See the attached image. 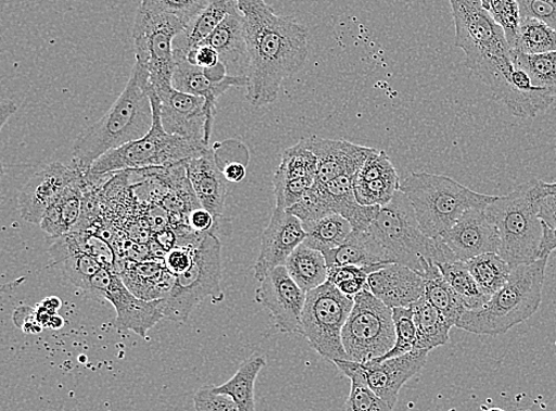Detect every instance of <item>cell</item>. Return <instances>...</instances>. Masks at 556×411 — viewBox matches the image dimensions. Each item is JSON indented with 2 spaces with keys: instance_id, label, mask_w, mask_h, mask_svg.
I'll use <instances>...</instances> for the list:
<instances>
[{
  "instance_id": "1",
  "label": "cell",
  "mask_w": 556,
  "mask_h": 411,
  "mask_svg": "<svg viewBox=\"0 0 556 411\" xmlns=\"http://www.w3.org/2000/svg\"><path fill=\"white\" fill-rule=\"evenodd\" d=\"M249 50L248 95L254 108L277 101L280 87L301 72L308 58V30L292 16H280L265 0H237Z\"/></svg>"
},
{
  "instance_id": "2",
  "label": "cell",
  "mask_w": 556,
  "mask_h": 411,
  "mask_svg": "<svg viewBox=\"0 0 556 411\" xmlns=\"http://www.w3.org/2000/svg\"><path fill=\"white\" fill-rule=\"evenodd\" d=\"M450 4L456 27V46L464 51L465 66L510 112L515 102V66L506 35L481 0H450Z\"/></svg>"
},
{
  "instance_id": "3",
  "label": "cell",
  "mask_w": 556,
  "mask_h": 411,
  "mask_svg": "<svg viewBox=\"0 0 556 411\" xmlns=\"http://www.w3.org/2000/svg\"><path fill=\"white\" fill-rule=\"evenodd\" d=\"M149 87V72L136 62L119 98L76 139L73 148L75 170L86 174L105 153L149 134L153 124Z\"/></svg>"
},
{
  "instance_id": "4",
  "label": "cell",
  "mask_w": 556,
  "mask_h": 411,
  "mask_svg": "<svg viewBox=\"0 0 556 411\" xmlns=\"http://www.w3.org/2000/svg\"><path fill=\"white\" fill-rule=\"evenodd\" d=\"M548 257L513 267L502 289L477 311L463 314L456 327L478 336L496 337L525 323L539 310L545 285Z\"/></svg>"
},
{
  "instance_id": "5",
  "label": "cell",
  "mask_w": 556,
  "mask_h": 411,
  "mask_svg": "<svg viewBox=\"0 0 556 411\" xmlns=\"http://www.w3.org/2000/svg\"><path fill=\"white\" fill-rule=\"evenodd\" d=\"M369 231L388 262L408 266L419 275L431 262L439 265L457 261L441 238L422 233L410 201L401 190L380 209Z\"/></svg>"
},
{
  "instance_id": "6",
  "label": "cell",
  "mask_w": 556,
  "mask_h": 411,
  "mask_svg": "<svg viewBox=\"0 0 556 411\" xmlns=\"http://www.w3.org/2000/svg\"><path fill=\"white\" fill-rule=\"evenodd\" d=\"M546 195V183L532 178L486 208L498 229V254L513 267L540 260L543 225L539 212Z\"/></svg>"
},
{
  "instance_id": "7",
  "label": "cell",
  "mask_w": 556,
  "mask_h": 411,
  "mask_svg": "<svg viewBox=\"0 0 556 411\" xmlns=\"http://www.w3.org/2000/svg\"><path fill=\"white\" fill-rule=\"evenodd\" d=\"M400 190L408 198L422 233L442 237L471 209H486L497 197L481 195L444 175L410 173Z\"/></svg>"
},
{
  "instance_id": "8",
  "label": "cell",
  "mask_w": 556,
  "mask_h": 411,
  "mask_svg": "<svg viewBox=\"0 0 556 411\" xmlns=\"http://www.w3.org/2000/svg\"><path fill=\"white\" fill-rule=\"evenodd\" d=\"M153 111L151 130L143 138L101 157L87 173L103 175L127 170L162 169L200 155L210 146L167 133L161 120V100L149 87Z\"/></svg>"
},
{
  "instance_id": "9",
  "label": "cell",
  "mask_w": 556,
  "mask_h": 411,
  "mask_svg": "<svg viewBox=\"0 0 556 411\" xmlns=\"http://www.w3.org/2000/svg\"><path fill=\"white\" fill-rule=\"evenodd\" d=\"M222 281V242L215 234L201 235L193 246L191 266L175 276L170 290L161 299L164 317L184 324L204 300L223 302Z\"/></svg>"
},
{
  "instance_id": "10",
  "label": "cell",
  "mask_w": 556,
  "mask_h": 411,
  "mask_svg": "<svg viewBox=\"0 0 556 411\" xmlns=\"http://www.w3.org/2000/svg\"><path fill=\"white\" fill-rule=\"evenodd\" d=\"M187 24L175 16L159 14L139 7L134 22L132 38L136 62L149 72L154 92L173 87L176 67L174 45Z\"/></svg>"
},
{
  "instance_id": "11",
  "label": "cell",
  "mask_w": 556,
  "mask_h": 411,
  "mask_svg": "<svg viewBox=\"0 0 556 411\" xmlns=\"http://www.w3.org/2000/svg\"><path fill=\"white\" fill-rule=\"evenodd\" d=\"M354 307L330 282L306 292L301 334L323 358L334 363L349 361L342 342V331Z\"/></svg>"
},
{
  "instance_id": "12",
  "label": "cell",
  "mask_w": 556,
  "mask_h": 411,
  "mask_svg": "<svg viewBox=\"0 0 556 411\" xmlns=\"http://www.w3.org/2000/svg\"><path fill=\"white\" fill-rule=\"evenodd\" d=\"M396 333L392 308L365 289L354 298V307L342 331L349 361L368 363L390 352Z\"/></svg>"
},
{
  "instance_id": "13",
  "label": "cell",
  "mask_w": 556,
  "mask_h": 411,
  "mask_svg": "<svg viewBox=\"0 0 556 411\" xmlns=\"http://www.w3.org/2000/svg\"><path fill=\"white\" fill-rule=\"evenodd\" d=\"M429 353L430 351L413 349L404 356L383 359V361L379 359H372L368 363L336 361L333 364L346 377L351 375L359 377L381 400L394 408L401 388L421 371L428 362Z\"/></svg>"
},
{
  "instance_id": "14",
  "label": "cell",
  "mask_w": 556,
  "mask_h": 411,
  "mask_svg": "<svg viewBox=\"0 0 556 411\" xmlns=\"http://www.w3.org/2000/svg\"><path fill=\"white\" fill-rule=\"evenodd\" d=\"M255 301L274 317L283 333H301L306 292L296 285L286 265L277 266L261 281Z\"/></svg>"
},
{
  "instance_id": "15",
  "label": "cell",
  "mask_w": 556,
  "mask_h": 411,
  "mask_svg": "<svg viewBox=\"0 0 556 411\" xmlns=\"http://www.w3.org/2000/svg\"><path fill=\"white\" fill-rule=\"evenodd\" d=\"M154 94L161 100V120L167 133L210 146L214 117L203 98L177 91L174 86Z\"/></svg>"
},
{
  "instance_id": "16",
  "label": "cell",
  "mask_w": 556,
  "mask_h": 411,
  "mask_svg": "<svg viewBox=\"0 0 556 411\" xmlns=\"http://www.w3.org/2000/svg\"><path fill=\"white\" fill-rule=\"evenodd\" d=\"M81 175L74 166L60 162L50 163L33 175L18 195V210L23 220L40 225L50 205Z\"/></svg>"
},
{
  "instance_id": "17",
  "label": "cell",
  "mask_w": 556,
  "mask_h": 411,
  "mask_svg": "<svg viewBox=\"0 0 556 411\" xmlns=\"http://www.w3.org/2000/svg\"><path fill=\"white\" fill-rule=\"evenodd\" d=\"M305 238L302 221L287 210L275 208L262 236L261 251L254 264V277L261 282L270 270L286 265L289 257Z\"/></svg>"
},
{
  "instance_id": "18",
  "label": "cell",
  "mask_w": 556,
  "mask_h": 411,
  "mask_svg": "<svg viewBox=\"0 0 556 411\" xmlns=\"http://www.w3.org/2000/svg\"><path fill=\"white\" fill-rule=\"evenodd\" d=\"M457 261L468 262L484 253H498V229L486 209H471L442 237Z\"/></svg>"
},
{
  "instance_id": "19",
  "label": "cell",
  "mask_w": 556,
  "mask_h": 411,
  "mask_svg": "<svg viewBox=\"0 0 556 411\" xmlns=\"http://www.w3.org/2000/svg\"><path fill=\"white\" fill-rule=\"evenodd\" d=\"M306 142L317 158L316 183L328 184L341 175L356 176L362 165L375 151L343 139H328L319 136L306 137Z\"/></svg>"
},
{
  "instance_id": "20",
  "label": "cell",
  "mask_w": 556,
  "mask_h": 411,
  "mask_svg": "<svg viewBox=\"0 0 556 411\" xmlns=\"http://www.w3.org/2000/svg\"><path fill=\"white\" fill-rule=\"evenodd\" d=\"M116 312L115 328L132 331L140 338L147 339L148 332L164 317L161 299L148 301L140 299L127 288L119 274H114L112 284L105 295Z\"/></svg>"
},
{
  "instance_id": "21",
  "label": "cell",
  "mask_w": 556,
  "mask_h": 411,
  "mask_svg": "<svg viewBox=\"0 0 556 411\" xmlns=\"http://www.w3.org/2000/svg\"><path fill=\"white\" fill-rule=\"evenodd\" d=\"M186 170L192 191L201 208L224 221L228 182L224 175L214 148L186 161Z\"/></svg>"
},
{
  "instance_id": "22",
  "label": "cell",
  "mask_w": 556,
  "mask_h": 411,
  "mask_svg": "<svg viewBox=\"0 0 556 411\" xmlns=\"http://www.w3.org/2000/svg\"><path fill=\"white\" fill-rule=\"evenodd\" d=\"M386 306L409 308L425 295V281L408 266L387 264L369 275L367 288Z\"/></svg>"
},
{
  "instance_id": "23",
  "label": "cell",
  "mask_w": 556,
  "mask_h": 411,
  "mask_svg": "<svg viewBox=\"0 0 556 411\" xmlns=\"http://www.w3.org/2000/svg\"><path fill=\"white\" fill-rule=\"evenodd\" d=\"M49 254L70 284L88 294L94 277L103 266L77 246L73 234L48 238Z\"/></svg>"
},
{
  "instance_id": "24",
  "label": "cell",
  "mask_w": 556,
  "mask_h": 411,
  "mask_svg": "<svg viewBox=\"0 0 556 411\" xmlns=\"http://www.w3.org/2000/svg\"><path fill=\"white\" fill-rule=\"evenodd\" d=\"M202 43L210 45L217 51L219 60L232 76L248 75L250 59L240 10L228 15Z\"/></svg>"
},
{
  "instance_id": "25",
  "label": "cell",
  "mask_w": 556,
  "mask_h": 411,
  "mask_svg": "<svg viewBox=\"0 0 556 411\" xmlns=\"http://www.w3.org/2000/svg\"><path fill=\"white\" fill-rule=\"evenodd\" d=\"M176 67L173 85L177 91L201 97L205 100L206 110L215 119L216 104L219 97L224 96L231 87L248 86L245 76L229 75L222 83H213L204 75L202 68L192 66L182 55H175Z\"/></svg>"
},
{
  "instance_id": "26",
  "label": "cell",
  "mask_w": 556,
  "mask_h": 411,
  "mask_svg": "<svg viewBox=\"0 0 556 411\" xmlns=\"http://www.w3.org/2000/svg\"><path fill=\"white\" fill-rule=\"evenodd\" d=\"M84 187L83 174L50 205L40 224L48 238L66 236L76 231L83 216Z\"/></svg>"
},
{
  "instance_id": "27",
  "label": "cell",
  "mask_w": 556,
  "mask_h": 411,
  "mask_svg": "<svg viewBox=\"0 0 556 411\" xmlns=\"http://www.w3.org/2000/svg\"><path fill=\"white\" fill-rule=\"evenodd\" d=\"M237 11V0H211L176 38L175 54L186 55L190 49L205 41L228 15Z\"/></svg>"
},
{
  "instance_id": "28",
  "label": "cell",
  "mask_w": 556,
  "mask_h": 411,
  "mask_svg": "<svg viewBox=\"0 0 556 411\" xmlns=\"http://www.w3.org/2000/svg\"><path fill=\"white\" fill-rule=\"evenodd\" d=\"M325 257L329 269L344 265L375 266L391 264L369 229H353L351 236L345 239L341 247L326 252Z\"/></svg>"
},
{
  "instance_id": "29",
  "label": "cell",
  "mask_w": 556,
  "mask_h": 411,
  "mask_svg": "<svg viewBox=\"0 0 556 411\" xmlns=\"http://www.w3.org/2000/svg\"><path fill=\"white\" fill-rule=\"evenodd\" d=\"M425 281V298L441 313L447 323L454 327L467 308H465L458 294L448 285L441 269L431 262L420 275Z\"/></svg>"
},
{
  "instance_id": "30",
  "label": "cell",
  "mask_w": 556,
  "mask_h": 411,
  "mask_svg": "<svg viewBox=\"0 0 556 411\" xmlns=\"http://www.w3.org/2000/svg\"><path fill=\"white\" fill-rule=\"evenodd\" d=\"M122 278L138 298L152 301L165 297L174 284L175 276L167 272L165 264L143 263L126 270Z\"/></svg>"
},
{
  "instance_id": "31",
  "label": "cell",
  "mask_w": 556,
  "mask_h": 411,
  "mask_svg": "<svg viewBox=\"0 0 556 411\" xmlns=\"http://www.w3.org/2000/svg\"><path fill=\"white\" fill-rule=\"evenodd\" d=\"M414 321L418 331V337L414 349L432 351L439 346L450 342V329L452 326L445 317L424 297L410 307Z\"/></svg>"
},
{
  "instance_id": "32",
  "label": "cell",
  "mask_w": 556,
  "mask_h": 411,
  "mask_svg": "<svg viewBox=\"0 0 556 411\" xmlns=\"http://www.w3.org/2000/svg\"><path fill=\"white\" fill-rule=\"evenodd\" d=\"M286 267L305 292L328 282L329 266L325 253L306 247L304 242L289 257Z\"/></svg>"
},
{
  "instance_id": "33",
  "label": "cell",
  "mask_w": 556,
  "mask_h": 411,
  "mask_svg": "<svg viewBox=\"0 0 556 411\" xmlns=\"http://www.w3.org/2000/svg\"><path fill=\"white\" fill-rule=\"evenodd\" d=\"M265 366V357L249 358L235 376L219 387H214L213 390L215 394L230 397L240 411H255L254 385Z\"/></svg>"
},
{
  "instance_id": "34",
  "label": "cell",
  "mask_w": 556,
  "mask_h": 411,
  "mask_svg": "<svg viewBox=\"0 0 556 411\" xmlns=\"http://www.w3.org/2000/svg\"><path fill=\"white\" fill-rule=\"evenodd\" d=\"M306 247L326 253L342 246L353 233V226L340 214H330L303 224Z\"/></svg>"
},
{
  "instance_id": "35",
  "label": "cell",
  "mask_w": 556,
  "mask_h": 411,
  "mask_svg": "<svg viewBox=\"0 0 556 411\" xmlns=\"http://www.w3.org/2000/svg\"><path fill=\"white\" fill-rule=\"evenodd\" d=\"M465 263L477 285L489 298L506 286L513 272V266L498 253L493 252L475 257Z\"/></svg>"
},
{
  "instance_id": "36",
  "label": "cell",
  "mask_w": 556,
  "mask_h": 411,
  "mask_svg": "<svg viewBox=\"0 0 556 411\" xmlns=\"http://www.w3.org/2000/svg\"><path fill=\"white\" fill-rule=\"evenodd\" d=\"M448 285L454 288L468 311L481 310L491 298L485 295L470 273L467 263L455 261L439 264Z\"/></svg>"
},
{
  "instance_id": "37",
  "label": "cell",
  "mask_w": 556,
  "mask_h": 411,
  "mask_svg": "<svg viewBox=\"0 0 556 411\" xmlns=\"http://www.w3.org/2000/svg\"><path fill=\"white\" fill-rule=\"evenodd\" d=\"M317 176V158L308 148L306 138L282 152L281 162L274 176V184Z\"/></svg>"
},
{
  "instance_id": "38",
  "label": "cell",
  "mask_w": 556,
  "mask_h": 411,
  "mask_svg": "<svg viewBox=\"0 0 556 411\" xmlns=\"http://www.w3.org/2000/svg\"><path fill=\"white\" fill-rule=\"evenodd\" d=\"M556 51V30L533 18H522L513 53L538 55Z\"/></svg>"
},
{
  "instance_id": "39",
  "label": "cell",
  "mask_w": 556,
  "mask_h": 411,
  "mask_svg": "<svg viewBox=\"0 0 556 411\" xmlns=\"http://www.w3.org/2000/svg\"><path fill=\"white\" fill-rule=\"evenodd\" d=\"M513 62L515 67L529 75L535 87L546 89L556 97V51L538 55L513 53Z\"/></svg>"
},
{
  "instance_id": "40",
  "label": "cell",
  "mask_w": 556,
  "mask_h": 411,
  "mask_svg": "<svg viewBox=\"0 0 556 411\" xmlns=\"http://www.w3.org/2000/svg\"><path fill=\"white\" fill-rule=\"evenodd\" d=\"M214 150L229 184H239L248 175L250 151L240 140L229 139L215 144Z\"/></svg>"
},
{
  "instance_id": "41",
  "label": "cell",
  "mask_w": 556,
  "mask_h": 411,
  "mask_svg": "<svg viewBox=\"0 0 556 411\" xmlns=\"http://www.w3.org/2000/svg\"><path fill=\"white\" fill-rule=\"evenodd\" d=\"M401 182L397 173L371 179L367 183H354L355 198L364 205H380L383 208L390 203L396 191L400 190Z\"/></svg>"
},
{
  "instance_id": "42",
  "label": "cell",
  "mask_w": 556,
  "mask_h": 411,
  "mask_svg": "<svg viewBox=\"0 0 556 411\" xmlns=\"http://www.w3.org/2000/svg\"><path fill=\"white\" fill-rule=\"evenodd\" d=\"M384 265L356 266L344 265L329 269L328 282L339 288L348 297L355 298L357 294L367 288L370 274L378 272Z\"/></svg>"
},
{
  "instance_id": "43",
  "label": "cell",
  "mask_w": 556,
  "mask_h": 411,
  "mask_svg": "<svg viewBox=\"0 0 556 411\" xmlns=\"http://www.w3.org/2000/svg\"><path fill=\"white\" fill-rule=\"evenodd\" d=\"M393 320L396 333L394 348L383 357L375 358L379 359V361L404 356L410 352L414 346H416L418 331L410 308H393Z\"/></svg>"
},
{
  "instance_id": "44",
  "label": "cell",
  "mask_w": 556,
  "mask_h": 411,
  "mask_svg": "<svg viewBox=\"0 0 556 411\" xmlns=\"http://www.w3.org/2000/svg\"><path fill=\"white\" fill-rule=\"evenodd\" d=\"M489 12L503 29L513 50L516 45L517 37H519L521 25V10L519 2H517V0H494Z\"/></svg>"
},
{
  "instance_id": "45",
  "label": "cell",
  "mask_w": 556,
  "mask_h": 411,
  "mask_svg": "<svg viewBox=\"0 0 556 411\" xmlns=\"http://www.w3.org/2000/svg\"><path fill=\"white\" fill-rule=\"evenodd\" d=\"M77 246L83 251L92 256L103 267L111 270V272L119 274L116 270V256L110 244L100 236L88 233V231H74L72 233ZM121 275V274H119Z\"/></svg>"
},
{
  "instance_id": "46",
  "label": "cell",
  "mask_w": 556,
  "mask_h": 411,
  "mask_svg": "<svg viewBox=\"0 0 556 411\" xmlns=\"http://www.w3.org/2000/svg\"><path fill=\"white\" fill-rule=\"evenodd\" d=\"M348 377L352 381V389L345 403V411H393V408L381 400L359 377Z\"/></svg>"
},
{
  "instance_id": "47",
  "label": "cell",
  "mask_w": 556,
  "mask_h": 411,
  "mask_svg": "<svg viewBox=\"0 0 556 411\" xmlns=\"http://www.w3.org/2000/svg\"><path fill=\"white\" fill-rule=\"evenodd\" d=\"M140 7L147 10L175 16L186 24L199 15L202 8L197 0H140Z\"/></svg>"
},
{
  "instance_id": "48",
  "label": "cell",
  "mask_w": 556,
  "mask_h": 411,
  "mask_svg": "<svg viewBox=\"0 0 556 411\" xmlns=\"http://www.w3.org/2000/svg\"><path fill=\"white\" fill-rule=\"evenodd\" d=\"M315 182L316 178L314 177H304L274 184L276 208L288 211L304 198Z\"/></svg>"
},
{
  "instance_id": "49",
  "label": "cell",
  "mask_w": 556,
  "mask_h": 411,
  "mask_svg": "<svg viewBox=\"0 0 556 411\" xmlns=\"http://www.w3.org/2000/svg\"><path fill=\"white\" fill-rule=\"evenodd\" d=\"M213 388V385H206L193 396L197 411H240L230 397L215 394Z\"/></svg>"
},
{
  "instance_id": "50",
  "label": "cell",
  "mask_w": 556,
  "mask_h": 411,
  "mask_svg": "<svg viewBox=\"0 0 556 411\" xmlns=\"http://www.w3.org/2000/svg\"><path fill=\"white\" fill-rule=\"evenodd\" d=\"M187 225L199 235L215 234L222 225L230 226L227 220L218 221L214 214L201 208V205L188 213Z\"/></svg>"
},
{
  "instance_id": "51",
  "label": "cell",
  "mask_w": 556,
  "mask_h": 411,
  "mask_svg": "<svg viewBox=\"0 0 556 411\" xmlns=\"http://www.w3.org/2000/svg\"><path fill=\"white\" fill-rule=\"evenodd\" d=\"M193 246H195V244L188 247L177 246L172 248V250L165 254L164 260L167 272L173 276L186 273L193 261Z\"/></svg>"
},
{
  "instance_id": "52",
  "label": "cell",
  "mask_w": 556,
  "mask_h": 411,
  "mask_svg": "<svg viewBox=\"0 0 556 411\" xmlns=\"http://www.w3.org/2000/svg\"><path fill=\"white\" fill-rule=\"evenodd\" d=\"M182 57H185L192 66H197L202 70L214 67L218 62H222L217 51L210 45L205 43H200L195 48L190 49L188 53Z\"/></svg>"
},
{
  "instance_id": "53",
  "label": "cell",
  "mask_w": 556,
  "mask_h": 411,
  "mask_svg": "<svg viewBox=\"0 0 556 411\" xmlns=\"http://www.w3.org/2000/svg\"><path fill=\"white\" fill-rule=\"evenodd\" d=\"M15 325L25 333L35 334L42 332L43 327L38 324L36 311L29 307L18 308L14 315Z\"/></svg>"
},
{
  "instance_id": "54",
  "label": "cell",
  "mask_w": 556,
  "mask_h": 411,
  "mask_svg": "<svg viewBox=\"0 0 556 411\" xmlns=\"http://www.w3.org/2000/svg\"><path fill=\"white\" fill-rule=\"evenodd\" d=\"M539 216L543 226L556 229V192L541 199Z\"/></svg>"
},
{
  "instance_id": "55",
  "label": "cell",
  "mask_w": 556,
  "mask_h": 411,
  "mask_svg": "<svg viewBox=\"0 0 556 411\" xmlns=\"http://www.w3.org/2000/svg\"><path fill=\"white\" fill-rule=\"evenodd\" d=\"M556 249V229L543 226V238L541 241L540 259H545Z\"/></svg>"
},
{
  "instance_id": "56",
  "label": "cell",
  "mask_w": 556,
  "mask_h": 411,
  "mask_svg": "<svg viewBox=\"0 0 556 411\" xmlns=\"http://www.w3.org/2000/svg\"><path fill=\"white\" fill-rule=\"evenodd\" d=\"M17 111V105L12 100H3L2 101V125L0 127H4L5 123L9 121L11 115H14Z\"/></svg>"
},
{
  "instance_id": "57",
  "label": "cell",
  "mask_w": 556,
  "mask_h": 411,
  "mask_svg": "<svg viewBox=\"0 0 556 411\" xmlns=\"http://www.w3.org/2000/svg\"><path fill=\"white\" fill-rule=\"evenodd\" d=\"M40 306L46 308L47 311L58 314L59 308L61 307V301L58 298H49L46 299Z\"/></svg>"
},
{
  "instance_id": "58",
  "label": "cell",
  "mask_w": 556,
  "mask_h": 411,
  "mask_svg": "<svg viewBox=\"0 0 556 411\" xmlns=\"http://www.w3.org/2000/svg\"><path fill=\"white\" fill-rule=\"evenodd\" d=\"M546 191H547V195H549V192H556V183H553V184L546 183Z\"/></svg>"
},
{
  "instance_id": "59",
  "label": "cell",
  "mask_w": 556,
  "mask_h": 411,
  "mask_svg": "<svg viewBox=\"0 0 556 411\" xmlns=\"http://www.w3.org/2000/svg\"><path fill=\"white\" fill-rule=\"evenodd\" d=\"M494 0H481V3L485 10H490L491 4H493Z\"/></svg>"
},
{
  "instance_id": "60",
  "label": "cell",
  "mask_w": 556,
  "mask_h": 411,
  "mask_svg": "<svg viewBox=\"0 0 556 411\" xmlns=\"http://www.w3.org/2000/svg\"><path fill=\"white\" fill-rule=\"evenodd\" d=\"M198 4L203 9L211 0H197Z\"/></svg>"
},
{
  "instance_id": "61",
  "label": "cell",
  "mask_w": 556,
  "mask_h": 411,
  "mask_svg": "<svg viewBox=\"0 0 556 411\" xmlns=\"http://www.w3.org/2000/svg\"><path fill=\"white\" fill-rule=\"evenodd\" d=\"M488 411H506V410H503L501 408H491Z\"/></svg>"
},
{
  "instance_id": "62",
  "label": "cell",
  "mask_w": 556,
  "mask_h": 411,
  "mask_svg": "<svg viewBox=\"0 0 556 411\" xmlns=\"http://www.w3.org/2000/svg\"><path fill=\"white\" fill-rule=\"evenodd\" d=\"M545 2L551 3L556 7V0H545Z\"/></svg>"
}]
</instances>
